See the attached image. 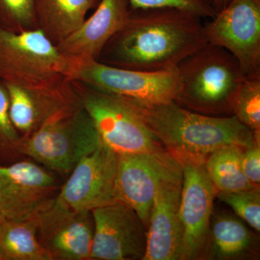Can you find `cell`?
I'll return each instance as SVG.
<instances>
[{"instance_id": "484cf974", "label": "cell", "mask_w": 260, "mask_h": 260, "mask_svg": "<svg viewBox=\"0 0 260 260\" xmlns=\"http://www.w3.org/2000/svg\"><path fill=\"white\" fill-rule=\"evenodd\" d=\"M129 2L132 9L178 8L209 20L218 13L214 0H129Z\"/></svg>"}, {"instance_id": "7402d4cb", "label": "cell", "mask_w": 260, "mask_h": 260, "mask_svg": "<svg viewBox=\"0 0 260 260\" xmlns=\"http://www.w3.org/2000/svg\"><path fill=\"white\" fill-rule=\"evenodd\" d=\"M232 112L251 131L260 133V79L244 80L233 99Z\"/></svg>"}, {"instance_id": "7c38bea8", "label": "cell", "mask_w": 260, "mask_h": 260, "mask_svg": "<svg viewBox=\"0 0 260 260\" xmlns=\"http://www.w3.org/2000/svg\"><path fill=\"white\" fill-rule=\"evenodd\" d=\"M119 155L102 143L73 169L61 186L56 201L75 211H92L116 201Z\"/></svg>"}, {"instance_id": "3957f363", "label": "cell", "mask_w": 260, "mask_h": 260, "mask_svg": "<svg viewBox=\"0 0 260 260\" xmlns=\"http://www.w3.org/2000/svg\"><path fill=\"white\" fill-rule=\"evenodd\" d=\"M74 70L41 29L16 32L0 27L2 83L43 93H69Z\"/></svg>"}, {"instance_id": "2e32d148", "label": "cell", "mask_w": 260, "mask_h": 260, "mask_svg": "<svg viewBox=\"0 0 260 260\" xmlns=\"http://www.w3.org/2000/svg\"><path fill=\"white\" fill-rule=\"evenodd\" d=\"M131 11L129 0H100L93 14L56 44L61 55L74 65V72L99 61L103 49L125 25Z\"/></svg>"}, {"instance_id": "52a82bcc", "label": "cell", "mask_w": 260, "mask_h": 260, "mask_svg": "<svg viewBox=\"0 0 260 260\" xmlns=\"http://www.w3.org/2000/svg\"><path fill=\"white\" fill-rule=\"evenodd\" d=\"M72 84L102 143L116 154L148 153L164 148L129 104L80 82Z\"/></svg>"}, {"instance_id": "ac0fdd59", "label": "cell", "mask_w": 260, "mask_h": 260, "mask_svg": "<svg viewBox=\"0 0 260 260\" xmlns=\"http://www.w3.org/2000/svg\"><path fill=\"white\" fill-rule=\"evenodd\" d=\"M100 0H34L38 28L57 44L79 28Z\"/></svg>"}, {"instance_id": "ffe728a7", "label": "cell", "mask_w": 260, "mask_h": 260, "mask_svg": "<svg viewBox=\"0 0 260 260\" xmlns=\"http://www.w3.org/2000/svg\"><path fill=\"white\" fill-rule=\"evenodd\" d=\"M252 243L250 232L240 220L223 215L210 223L205 249H208L210 258L234 259L250 250Z\"/></svg>"}, {"instance_id": "5b68a950", "label": "cell", "mask_w": 260, "mask_h": 260, "mask_svg": "<svg viewBox=\"0 0 260 260\" xmlns=\"http://www.w3.org/2000/svg\"><path fill=\"white\" fill-rule=\"evenodd\" d=\"M102 144L91 118L81 105L56 114L23 138L20 153L66 176Z\"/></svg>"}, {"instance_id": "d4e9b609", "label": "cell", "mask_w": 260, "mask_h": 260, "mask_svg": "<svg viewBox=\"0 0 260 260\" xmlns=\"http://www.w3.org/2000/svg\"><path fill=\"white\" fill-rule=\"evenodd\" d=\"M217 197L230 206L249 226L256 232H260L259 188L235 192L218 191Z\"/></svg>"}, {"instance_id": "9c48e42d", "label": "cell", "mask_w": 260, "mask_h": 260, "mask_svg": "<svg viewBox=\"0 0 260 260\" xmlns=\"http://www.w3.org/2000/svg\"><path fill=\"white\" fill-rule=\"evenodd\" d=\"M59 180L30 160L0 166V218H37L56 200Z\"/></svg>"}, {"instance_id": "83f0119b", "label": "cell", "mask_w": 260, "mask_h": 260, "mask_svg": "<svg viewBox=\"0 0 260 260\" xmlns=\"http://www.w3.org/2000/svg\"><path fill=\"white\" fill-rule=\"evenodd\" d=\"M231 0H214V3H215V8H216L217 12L220 11L222 9H223Z\"/></svg>"}, {"instance_id": "e0dca14e", "label": "cell", "mask_w": 260, "mask_h": 260, "mask_svg": "<svg viewBox=\"0 0 260 260\" xmlns=\"http://www.w3.org/2000/svg\"><path fill=\"white\" fill-rule=\"evenodd\" d=\"M5 85L9 95L10 119L23 138L30 136L56 114L81 106L74 88L69 93H47Z\"/></svg>"}, {"instance_id": "4fadbf2b", "label": "cell", "mask_w": 260, "mask_h": 260, "mask_svg": "<svg viewBox=\"0 0 260 260\" xmlns=\"http://www.w3.org/2000/svg\"><path fill=\"white\" fill-rule=\"evenodd\" d=\"M179 164L164 148L119 155L116 199L131 207L147 229L157 186Z\"/></svg>"}, {"instance_id": "30bf717a", "label": "cell", "mask_w": 260, "mask_h": 260, "mask_svg": "<svg viewBox=\"0 0 260 260\" xmlns=\"http://www.w3.org/2000/svg\"><path fill=\"white\" fill-rule=\"evenodd\" d=\"M91 213L94 233L90 259H143L148 229L131 207L116 200Z\"/></svg>"}, {"instance_id": "5bb4252c", "label": "cell", "mask_w": 260, "mask_h": 260, "mask_svg": "<svg viewBox=\"0 0 260 260\" xmlns=\"http://www.w3.org/2000/svg\"><path fill=\"white\" fill-rule=\"evenodd\" d=\"M182 183L183 169L180 162L157 186L150 210L146 251L143 260L181 259Z\"/></svg>"}, {"instance_id": "4316f807", "label": "cell", "mask_w": 260, "mask_h": 260, "mask_svg": "<svg viewBox=\"0 0 260 260\" xmlns=\"http://www.w3.org/2000/svg\"><path fill=\"white\" fill-rule=\"evenodd\" d=\"M243 172L249 182L255 187L260 184V145L256 143L250 148L244 149L242 155Z\"/></svg>"}, {"instance_id": "cb8c5ba5", "label": "cell", "mask_w": 260, "mask_h": 260, "mask_svg": "<svg viewBox=\"0 0 260 260\" xmlns=\"http://www.w3.org/2000/svg\"><path fill=\"white\" fill-rule=\"evenodd\" d=\"M0 27L16 32L38 28L34 0H0Z\"/></svg>"}, {"instance_id": "44dd1931", "label": "cell", "mask_w": 260, "mask_h": 260, "mask_svg": "<svg viewBox=\"0 0 260 260\" xmlns=\"http://www.w3.org/2000/svg\"><path fill=\"white\" fill-rule=\"evenodd\" d=\"M244 148L226 146L208 155L205 167L210 180L220 192H235L254 189L242 169Z\"/></svg>"}, {"instance_id": "8992f818", "label": "cell", "mask_w": 260, "mask_h": 260, "mask_svg": "<svg viewBox=\"0 0 260 260\" xmlns=\"http://www.w3.org/2000/svg\"><path fill=\"white\" fill-rule=\"evenodd\" d=\"M72 81L120 99L135 107L175 102L180 90L177 69L143 72L94 61L75 70Z\"/></svg>"}, {"instance_id": "7a4b0ae2", "label": "cell", "mask_w": 260, "mask_h": 260, "mask_svg": "<svg viewBox=\"0 0 260 260\" xmlns=\"http://www.w3.org/2000/svg\"><path fill=\"white\" fill-rule=\"evenodd\" d=\"M130 106L162 148L179 160L205 162L210 153L224 147L248 148L259 143L260 133H254L234 115H206L174 102Z\"/></svg>"}, {"instance_id": "ba28073f", "label": "cell", "mask_w": 260, "mask_h": 260, "mask_svg": "<svg viewBox=\"0 0 260 260\" xmlns=\"http://www.w3.org/2000/svg\"><path fill=\"white\" fill-rule=\"evenodd\" d=\"M204 27L208 44L235 56L248 78L260 79V0H231Z\"/></svg>"}, {"instance_id": "f1b7e54d", "label": "cell", "mask_w": 260, "mask_h": 260, "mask_svg": "<svg viewBox=\"0 0 260 260\" xmlns=\"http://www.w3.org/2000/svg\"><path fill=\"white\" fill-rule=\"evenodd\" d=\"M0 220H1V218H0Z\"/></svg>"}, {"instance_id": "277c9868", "label": "cell", "mask_w": 260, "mask_h": 260, "mask_svg": "<svg viewBox=\"0 0 260 260\" xmlns=\"http://www.w3.org/2000/svg\"><path fill=\"white\" fill-rule=\"evenodd\" d=\"M177 69L180 90L174 102L206 115H232L233 99L248 78L229 51L208 43L181 61Z\"/></svg>"}, {"instance_id": "6da1fadb", "label": "cell", "mask_w": 260, "mask_h": 260, "mask_svg": "<svg viewBox=\"0 0 260 260\" xmlns=\"http://www.w3.org/2000/svg\"><path fill=\"white\" fill-rule=\"evenodd\" d=\"M202 20L178 8L132 9L125 25L107 43L99 61L138 71L176 69L208 44Z\"/></svg>"}, {"instance_id": "9a60e30c", "label": "cell", "mask_w": 260, "mask_h": 260, "mask_svg": "<svg viewBox=\"0 0 260 260\" xmlns=\"http://www.w3.org/2000/svg\"><path fill=\"white\" fill-rule=\"evenodd\" d=\"M94 233L91 211H75L56 200L37 218L39 242L51 260H90Z\"/></svg>"}, {"instance_id": "d6986e66", "label": "cell", "mask_w": 260, "mask_h": 260, "mask_svg": "<svg viewBox=\"0 0 260 260\" xmlns=\"http://www.w3.org/2000/svg\"><path fill=\"white\" fill-rule=\"evenodd\" d=\"M0 260H51L38 238L37 218L0 220Z\"/></svg>"}, {"instance_id": "8fae6325", "label": "cell", "mask_w": 260, "mask_h": 260, "mask_svg": "<svg viewBox=\"0 0 260 260\" xmlns=\"http://www.w3.org/2000/svg\"><path fill=\"white\" fill-rule=\"evenodd\" d=\"M179 161L183 169L180 203L183 229L181 259H199L203 256L206 245L214 200L218 191L210 180L205 162L189 159Z\"/></svg>"}, {"instance_id": "603a6c76", "label": "cell", "mask_w": 260, "mask_h": 260, "mask_svg": "<svg viewBox=\"0 0 260 260\" xmlns=\"http://www.w3.org/2000/svg\"><path fill=\"white\" fill-rule=\"evenodd\" d=\"M22 140L10 119L8 90L0 81V162L13 164L23 158L20 153Z\"/></svg>"}]
</instances>
